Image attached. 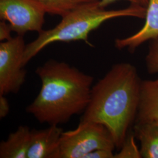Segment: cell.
<instances>
[{
	"mask_svg": "<svg viewBox=\"0 0 158 158\" xmlns=\"http://www.w3.org/2000/svg\"><path fill=\"white\" fill-rule=\"evenodd\" d=\"M141 82L134 65L124 62L114 64L93 85L90 102L80 121L105 125L119 149L135 121Z\"/></svg>",
	"mask_w": 158,
	"mask_h": 158,
	"instance_id": "obj_1",
	"label": "cell"
},
{
	"mask_svg": "<svg viewBox=\"0 0 158 158\" xmlns=\"http://www.w3.org/2000/svg\"><path fill=\"white\" fill-rule=\"evenodd\" d=\"M35 73L42 82L39 94L26 108L40 124H66L83 114L90 99L94 78L64 62L51 59Z\"/></svg>",
	"mask_w": 158,
	"mask_h": 158,
	"instance_id": "obj_2",
	"label": "cell"
},
{
	"mask_svg": "<svg viewBox=\"0 0 158 158\" xmlns=\"http://www.w3.org/2000/svg\"><path fill=\"white\" fill-rule=\"evenodd\" d=\"M100 0L81 6L62 17V21L55 27L42 30L37 38L26 45L23 65L27 64L40 51L51 44L57 42H70L83 40L90 46L89 35L105 21L118 17H132L145 18L147 7L131 4L127 8L106 10L99 4Z\"/></svg>",
	"mask_w": 158,
	"mask_h": 158,
	"instance_id": "obj_3",
	"label": "cell"
},
{
	"mask_svg": "<svg viewBox=\"0 0 158 158\" xmlns=\"http://www.w3.org/2000/svg\"><path fill=\"white\" fill-rule=\"evenodd\" d=\"M115 148L113 136L105 125L80 121L75 129L63 132L57 158H85L97 149L113 151Z\"/></svg>",
	"mask_w": 158,
	"mask_h": 158,
	"instance_id": "obj_4",
	"label": "cell"
},
{
	"mask_svg": "<svg viewBox=\"0 0 158 158\" xmlns=\"http://www.w3.org/2000/svg\"><path fill=\"white\" fill-rule=\"evenodd\" d=\"M26 45L23 36H17L0 43V95L20 90L26 80L27 71L23 65Z\"/></svg>",
	"mask_w": 158,
	"mask_h": 158,
	"instance_id": "obj_5",
	"label": "cell"
},
{
	"mask_svg": "<svg viewBox=\"0 0 158 158\" xmlns=\"http://www.w3.org/2000/svg\"><path fill=\"white\" fill-rule=\"evenodd\" d=\"M46 13L37 0H0V18L10 23L12 31L24 35L43 29Z\"/></svg>",
	"mask_w": 158,
	"mask_h": 158,
	"instance_id": "obj_6",
	"label": "cell"
},
{
	"mask_svg": "<svg viewBox=\"0 0 158 158\" xmlns=\"http://www.w3.org/2000/svg\"><path fill=\"white\" fill-rule=\"evenodd\" d=\"M62 128L52 125L44 130H31L27 158H57Z\"/></svg>",
	"mask_w": 158,
	"mask_h": 158,
	"instance_id": "obj_7",
	"label": "cell"
},
{
	"mask_svg": "<svg viewBox=\"0 0 158 158\" xmlns=\"http://www.w3.org/2000/svg\"><path fill=\"white\" fill-rule=\"evenodd\" d=\"M145 23L138 32L129 37L117 39L115 46L118 49L127 48L132 53L142 44L158 38V0H148Z\"/></svg>",
	"mask_w": 158,
	"mask_h": 158,
	"instance_id": "obj_8",
	"label": "cell"
},
{
	"mask_svg": "<svg viewBox=\"0 0 158 158\" xmlns=\"http://www.w3.org/2000/svg\"><path fill=\"white\" fill-rule=\"evenodd\" d=\"M147 121H158V79L142 80L135 123Z\"/></svg>",
	"mask_w": 158,
	"mask_h": 158,
	"instance_id": "obj_9",
	"label": "cell"
},
{
	"mask_svg": "<svg viewBox=\"0 0 158 158\" xmlns=\"http://www.w3.org/2000/svg\"><path fill=\"white\" fill-rule=\"evenodd\" d=\"M31 130L28 126H19L7 139L0 143V158H27L30 147Z\"/></svg>",
	"mask_w": 158,
	"mask_h": 158,
	"instance_id": "obj_10",
	"label": "cell"
},
{
	"mask_svg": "<svg viewBox=\"0 0 158 158\" xmlns=\"http://www.w3.org/2000/svg\"><path fill=\"white\" fill-rule=\"evenodd\" d=\"M134 135L140 142L141 158H158V121L135 123Z\"/></svg>",
	"mask_w": 158,
	"mask_h": 158,
	"instance_id": "obj_11",
	"label": "cell"
},
{
	"mask_svg": "<svg viewBox=\"0 0 158 158\" xmlns=\"http://www.w3.org/2000/svg\"><path fill=\"white\" fill-rule=\"evenodd\" d=\"M46 13L63 17L76 8L98 0H37Z\"/></svg>",
	"mask_w": 158,
	"mask_h": 158,
	"instance_id": "obj_12",
	"label": "cell"
},
{
	"mask_svg": "<svg viewBox=\"0 0 158 158\" xmlns=\"http://www.w3.org/2000/svg\"><path fill=\"white\" fill-rule=\"evenodd\" d=\"M134 138V134H128L123 146L119 149V152L114 155V158H141L140 150L136 145Z\"/></svg>",
	"mask_w": 158,
	"mask_h": 158,
	"instance_id": "obj_13",
	"label": "cell"
},
{
	"mask_svg": "<svg viewBox=\"0 0 158 158\" xmlns=\"http://www.w3.org/2000/svg\"><path fill=\"white\" fill-rule=\"evenodd\" d=\"M145 64L148 73H158V38L151 40L145 57Z\"/></svg>",
	"mask_w": 158,
	"mask_h": 158,
	"instance_id": "obj_14",
	"label": "cell"
},
{
	"mask_svg": "<svg viewBox=\"0 0 158 158\" xmlns=\"http://www.w3.org/2000/svg\"><path fill=\"white\" fill-rule=\"evenodd\" d=\"M12 31L10 23L4 20L0 22V40L1 42L10 40L12 38L11 33Z\"/></svg>",
	"mask_w": 158,
	"mask_h": 158,
	"instance_id": "obj_15",
	"label": "cell"
},
{
	"mask_svg": "<svg viewBox=\"0 0 158 158\" xmlns=\"http://www.w3.org/2000/svg\"><path fill=\"white\" fill-rule=\"evenodd\" d=\"M114 155L113 151L106 149H97L88 153L85 158H113Z\"/></svg>",
	"mask_w": 158,
	"mask_h": 158,
	"instance_id": "obj_16",
	"label": "cell"
},
{
	"mask_svg": "<svg viewBox=\"0 0 158 158\" xmlns=\"http://www.w3.org/2000/svg\"><path fill=\"white\" fill-rule=\"evenodd\" d=\"M119 0H100L99 2L100 6L102 8H106L107 6L111 4L113 2ZM130 1L131 4H138L147 7L148 3V0H126Z\"/></svg>",
	"mask_w": 158,
	"mask_h": 158,
	"instance_id": "obj_17",
	"label": "cell"
},
{
	"mask_svg": "<svg viewBox=\"0 0 158 158\" xmlns=\"http://www.w3.org/2000/svg\"><path fill=\"white\" fill-rule=\"evenodd\" d=\"M10 111V105L5 96L0 95V118H4Z\"/></svg>",
	"mask_w": 158,
	"mask_h": 158,
	"instance_id": "obj_18",
	"label": "cell"
}]
</instances>
